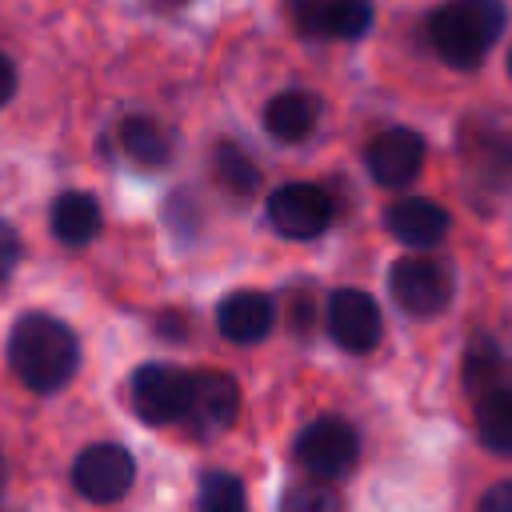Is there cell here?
Returning <instances> with one entry per match:
<instances>
[{
    "label": "cell",
    "instance_id": "1",
    "mask_svg": "<svg viewBox=\"0 0 512 512\" xmlns=\"http://www.w3.org/2000/svg\"><path fill=\"white\" fill-rule=\"evenodd\" d=\"M8 364L24 388L56 392L72 380L80 364V344L64 320L48 312H28L8 332Z\"/></svg>",
    "mask_w": 512,
    "mask_h": 512
},
{
    "label": "cell",
    "instance_id": "2",
    "mask_svg": "<svg viewBox=\"0 0 512 512\" xmlns=\"http://www.w3.org/2000/svg\"><path fill=\"white\" fill-rule=\"evenodd\" d=\"M500 32H504V4L500 0H448L428 20L432 48L452 68H476Z\"/></svg>",
    "mask_w": 512,
    "mask_h": 512
},
{
    "label": "cell",
    "instance_id": "3",
    "mask_svg": "<svg viewBox=\"0 0 512 512\" xmlns=\"http://www.w3.org/2000/svg\"><path fill=\"white\" fill-rule=\"evenodd\" d=\"M296 460L316 480H340L360 460V436H356V428L348 420L320 416V420L304 424V432L296 436Z\"/></svg>",
    "mask_w": 512,
    "mask_h": 512
},
{
    "label": "cell",
    "instance_id": "4",
    "mask_svg": "<svg viewBox=\"0 0 512 512\" xmlns=\"http://www.w3.org/2000/svg\"><path fill=\"white\" fill-rule=\"evenodd\" d=\"M132 408L148 424H176L188 416L192 372L176 364H140L132 372Z\"/></svg>",
    "mask_w": 512,
    "mask_h": 512
},
{
    "label": "cell",
    "instance_id": "5",
    "mask_svg": "<svg viewBox=\"0 0 512 512\" xmlns=\"http://www.w3.org/2000/svg\"><path fill=\"white\" fill-rule=\"evenodd\" d=\"M392 296L408 316H440L452 300V272L444 260L432 256H404L392 264Z\"/></svg>",
    "mask_w": 512,
    "mask_h": 512
},
{
    "label": "cell",
    "instance_id": "6",
    "mask_svg": "<svg viewBox=\"0 0 512 512\" xmlns=\"http://www.w3.org/2000/svg\"><path fill=\"white\" fill-rule=\"evenodd\" d=\"M132 480H136V464H132V456L120 444H92L72 464V484L92 504L120 500L132 488Z\"/></svg>",
    "mask_w": 512,
    "mask_h": 512
},
{
    "label": "cell",
    "instance_id": "7",
    "mask_svg": "<svg viewBox=\"0 0 512 512\" xmlns=\"http://www.w3.org/2000/svg\"><path fill=\"white\" fill-rule=\"evenodd\" d=\"M268 220L288 240H312L332 224V200L316 184H284L268 196Z\"/></svg>",
    "mask_w": 512,
    "mask_h": 512
},
{
    "label": "cell",
    "instance_id": "8",
    "mask_svg": "<svg viewBox=\"0 0 512 512\" xmlns=\"http://www.w3.org/2000/svg\"><path fill=\"white\" fill-rule=\"evenodd\" d=\"M380 308L360 288H340L328 300V332L344 352H372L380 344Z\"/></svg>",
    "mask_w": 512,
    "mask_h": 512
},
{
    "label": "cell",
    "instance_id": "9",
    "mask_svg": "<svg viewBox=\"0 0 512 512\" xmlns=\"http://www.w3.org/2000/svg\"><path fill=\"white\" fill-rule=\"evenodd\" d=\"M240 412V388L228 372H192V400H188V416L184 424L200 436H216L224 432Z\"/></svg>",
    "mask_w": 512,
    "mask_h": 512
},
{
    "label": "cell",
    "instance_id": "10",
    "mask_svg": "<svg viewBox=\"0 0 512 512\" xmlns=\"http://www.w3.org/2000/svg\"><path fill=\"white\" fill-rule=\"evenodd\" d=\"M368 172L384 188H400L420 176L424 168V136L412 128H388L368 144Z\"/></svg>",
    "mask_w": 512,
    "mask_h": 512
},
{
    "label": "cell",
    "instance_id": "11",
    "mask_svg": "<svg viewBox=\"0 0 512 512\" xmlns=\"http://www.w3.org/2000/svg\"><path fill=\"white\" fill-rule=\"evenodd\" d=\"M384 224L388 232L400 240V244H412V248H432L448 236V212L436 204V200H424V196H404L396 200L388 212H384Z\"/></svg>",
    "mask_w": 512,
    "mask_h": 512
},
{
    "label": "cell",
    "instance_id": "12",
    "mask_svg": "<svg viewBox=\"0 0 512 512\" xmlns=\"http://www.w3.org/2000/svg\"><path fill=\"white\" fill-rule=\"evenodd\" d=\"M216 324L232 344H256L272 328V300L264 292H228L216 308Z\"/></svg>",
    "mask_w": 512,
    "mask_h": 512
},
{
    "label": "cell",
    "instance_id": "13",
    "mask_svg": "<svg viewBox=\"0 0 512 512\" xmlns=\"http://www.w3.org/2000/svg\"><path fill=\"white\" fill-rule=\"evenodd\" d=\"M316 116H320V100L312 92H300V88H288L280 96L268 100L264 108V128L276 136V140H304L312 128H316Z\"/></svg>",
    "mask_w": 512,
    "mask_h": 512
},
{
    "label": "cell",
    "instance_id": "14",
    "mask_svg": "<svg viewBox=\"0 0 512 512\" xmlns=\"http://www.w3.org/2000/svg\"><path fill=\"white\" fill-rule=\"evenodd\" d=\"M52 232L64 244H88L100 232V204L88 192H64L52 204Z\"/></svg>",
    "mask_w": 512,
    "mask_h": 512
},
{
    "label": "cell",
    "instance_id": "15",
    "mask_svg": "<svg viewBox=\"0 0 512 512\" xmlns=\"http://www.w3.org/2000/svg\"><path fill=\"white\" fill-rule=\"evenodd\" d=\"M476 436L488 452L512 456V388H488L476 400Z\"/></svg>",
    "mask_w": 512,
    "mask_h": 512
},
{
    "label": "cell",
    "instance_id": "16",
    "mask_svg": "<svg viewBox=\"0 0 512 512\" xmlns=\"http://www.w3.org/2000/svg\"><path fill=\"white\" fill-rule=\"evenodd\" d=\"M120 144L140 168H160L172 156V136L148 116H128L120 124Z\"/></svg>",
    "mask_w": 512,
    "mask_h": 512
},
{
    "label": "cell",
    "instance_id": "17",
    "mask_svg": "<svg viewBox=\"0 0 512 512\" xmlns=\"http://www.w3.org/2000/svg\"><path fill=\"white\" fill-rule=\"evenodd\" d=\"M212 172L216 180L228 188V192H240L248 196L256 184H260V168L248 160V152H240L232 140H220L216 152H212Z\"/></svg>",
    "mask_w": 512,
    "mask_h": 512
},
{
    "label": "cell",
    "instance_id": "18",
    "mask_svg": "<svg viewBox=\"0 0 512 512\" xmlns=\"http://www.w3.org/2000/svg\"><path fill=\"white\" fill-rule=\"evenodd\" d=\"M368 24H372V4H368V0H328V4H324L320 36L356 40V36L368 32Z\"/></svg>",
    "mask_w": 512,
    "mask_h": 512
},
{
    "label": "cell",
    "instance_id": "19",
    "mask_svg": "<svg viewBox=\"0 0 512 512\" xmlns=\"http://www.w3.org/2000/svg\"><path fill=\"white\" fill-rule=\"evenodd\" d=\"M200 512H248L244 484L228 472H208L200 480Z\"/></svg>",
    "mask_w": 512,
    "mask_h": 512
},
{
    "label": "cell",
    "instance_id": "20",
    "mask_svg": "<svg viewBox=\"0 0 512 512\" xmlns=\"http://www.w3.org/2000/svg\"><path fill=\"white\" fill-rule=\"evenodd\" d=\"M496 372H500V348L492 340H476L468 348V356H464V384L484 396L488 384L496 380Z\"/></svg>",
    "mask_w": 512,
    "mask_h": 512
},
{
    "label": "cell",
    "instance_id": "21",
    "mask_svg": "<svg viewBox=\"0 0 512 512\" xmlns=\"http://www.w3.org/2000/svg\"><path fill=\"white\" fill-rule=\"evenodd\" d=\"M280 512H344V504H340L336 488H328L324 480H316V484H296V488H288Z\"/></svg>",
    "mask_w": 512,
    "mask_h": 512
},
{
    "label": "cell",
    "instance_id": "22",
    "mask_svg": "<svg viewBox=\"0 0 512 512\" xmlns=\"http://www.w3.org/2000/svg\"><path fill=\"white\" fill-rule=\"evenodd\" d=\"M324 4H328V0H288L292 24H296L304 36H320V24H324Z\"/></svg>",
    "mask_w": 512,
    "mask_h": 512
},
{
    "label": "cell",
    "instance_id": "23",
    "mask_svg": "<svg viewBox=\"0 0 512 512\" xmlns=\"http://www.w3.org/2000/svg\"><path fill=\"white\" fill-rule=\"evenodd\" d=\"M16 260H20V236H16V228H12V224H4V220H0V280H8V276H12Z\"/></svg>",
    "mask_w": 512,
    "mask_h": 512
},
{
    "label": "cell",
    "instance_id": "24",
    "mask_svg": "<svg viewBox=\"0 0 512 512\" xmlns=\"http://www.w3.org/2000/svg\"><path fill=\"white\" fill-rule=\"evenodd\" d=\"M476 512H512V480H504V484L488 488V496L480 500V508H476Z\"/></svg>",
    "mask_w": 512,
    "mask_h": 512
},
{
    "label": "cell",
    "instance_id": "25",
    "mask_svg": "<svg viewBox=\"0 0 512 512\" xmlns=\"http://www.w3.org/2000/svg\"><path fill=\"white\" fill-rule=\"evenodd\" d=\"M12 92H16V68H12V60L0 52V108L12 100Z\"/></svg>",
    "mask_w": 512,
    "mask_h": 512
},
{
    "label": "cell",
    "instance_id": "26",
    "mask_svg": "<svg viewBox=\"0 0 512 512\" xmlns=\"http://www.w3.org/2000/svg\"><path fill=\"white\" fill-rule=\"evenodd\" d=\"M156 328L164 332V340H184L188 320H184V316H176V312H168V316H160V320H156Z\"/></svg>",
    "mask_w": 512,
    "mask_h": 512
},
{
    "label": "cell",
    "instance_id": "27",
    "mask_svg": "<svg viewBox=\"0 0 512 512\" xmlns=\"http://www.w3.org/2000/svg\"><path fill=\"white\" fill-rule=\"evenodd\" d=\"M156 8H180V4H188V0H152Z\"/></svg>",
    "mask_w": 512,
    "mask_h": 512
},
{
    "label": "cell",
    "instance_id": "28",
    "mask_svg": "<svg viewBox=\"0 0 512 512\" xmlns=\"http://www.w3.org/2000/svg\"><path fill=\"white\" fill-rule=\"evenodd\" d=\"M508 72H512V52H508Z\"/></svg>",
    "mask_w": 512,
    "mask_h": 512
}]
</instances>
